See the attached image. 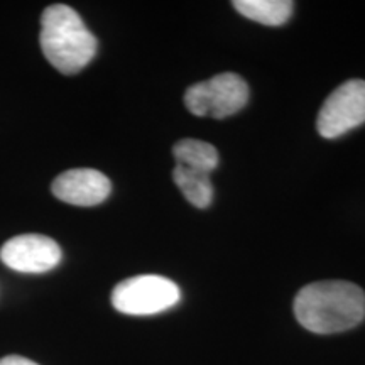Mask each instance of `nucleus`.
<instances>
[{"label":"nucleus","mask_w":365,"mask_h":365,"mask_svg":"<svg viewBox=\"0 0 365 365\" xmlns=\"http://www.w3.org/2000/svg\"><path fill=\"white\" fill-rule=\"evenodd\" d=\"M294 314L301 327L318 335L352 330L365 318V293L349 281L313 282L296 294Z\"/></svg>","instance_id":"obj_1"},{"label":"nucleus","mask_w":365,"mask_h":365,"mask_svg":"<svg viewBox=\"0 0 365 365\" xmlns=\"http://www.w3.org/2000/svg\"><path fill=\"white\" fill-rule=\"evenodd\" d=\"M41 49L46 59L63 75L83 70L97 54V39L75 9L54 4L41 16Z\"/></svg>","instance_id":"obj_2"},{"label":"nucleus","mask_w":365,"mask_h":365,"mask_svg":"<svg viewBox=\"0 0 365 365\" xmlns=\"http://www.w3.org/2000/svg\"><path fill=\"white\" fill-rule=\"evenodd\" d=\"M180 299L181 291L176 282L156 274L129 277L112 291L113 308L132 317L163 313L178 304Z\"/></svg>","instance_id":"obj_3"},{"label":"nucleus","mask_w":365,"mask_h":365,"mask_svg":"<svg viewBox=\"0 0 365 365\" xmlns=\"http://www.w3.org/2000/svg\"><path fill=\"white\" fill-rule=\"evenodd\" d=\"M249 102V86L237 73H220L191 85L185 93L186 108L196 117L225 118L240 112Z\"/></svg>","instance_id":"obj_4"},{"label":"nucleus","mask_w":365,"mask_h":365,"mask_svg":"<svg viewBox=\"0 0 365 365\" xmlns=\"http://www.w3.org/2000/svg\"><path fill=\"white\" fill-rule=\"evenodd\" d=\"M365 124V81L349 80L325 100L317 129L325 139H336Z\"/></svg>","instance_id":"obj_5"},{"label":"nucleus","mask_w":365,"mask_h":365,"mask_svg":"<svg viewBox=\"0 0 365 365\" xmlns=\"http://www.w3.org/2000/svg\"><path fill=\"white\" fill-rule=\"evenodd\" d=\"M0 259L17 272L41 274L58 266L61 261V249L49 237L26 234L7 240L0 249Z\"/></svg>","instance_id":"obj_6"},{"label":"nucleus","mask_w":365,"mask_h":365,"mask_svg":"<svg viewBox=\"0 0 365 365\" xmlns=\"http://www.w3.org/2000/svg\"><path fill=\"white\" fill-rule=\"evenodd\" d=\"M53 195L75 207H95L108 198L112 182L103 173L78 168L61 173L51 185Z\"/></svg>","instance_id":"obj_7"},{"label":"nucleus","mask_w":365,"mask_h":365,"mask_svg":"<svg viewBox=\"0 0 365 365\" xmlns=\"http://www.w3.org/2000/svg\"><path fill=\"white\" fill-rule=\"evenodd\" d=\"M173 156L176 159V166L202 171L207 175L217 170L218 163H220L218 150L212 144L198 139L178 140L173 148Z\"/></svg>","instance_id":"obj_8"},{"label":"nucleus","mask_w":365,"mask_h":365,"mask_svg":"<svg viewBox=\"0 0 365 365\" xmlns=\"http://www.w3.org/2000/svg\"><path fill=\"white\" fill-rule=\"evenodd\" d=\"M235 11L264 26H282L289 21L294 4L291 0H235Z\"/></svg>","instance_id":"obj_9"},{"label":"nucleus","mask_w":365,"mask_h":365,"mask_svg":"<svg viewBox=\"0 0 365 365\" xmlns=\"http://www.w3.org/2000/svg\"><path fill=\"white\" fill-rule=\"evenodd\" d=\"M173 180L193 207L202 210L210 207L213 200V185L207 173L176 166L173 171Z\"/></svg>","instance_id":"obj_10"},{"label":"nucleus","mask_w":365,"mask_h":365,"mask_svg":"<svg viewBox=\"0 0 365 365\" xmlns=\"http://www.w3.org/2000/svg\"><path fill=\"white\" fill-rule=\"evenodd\" d=\"M0 365H38L33 360L19 357V355H9V357L0 359Z\"/></svg>","instance_id":"obj_11"}]
</instances>
